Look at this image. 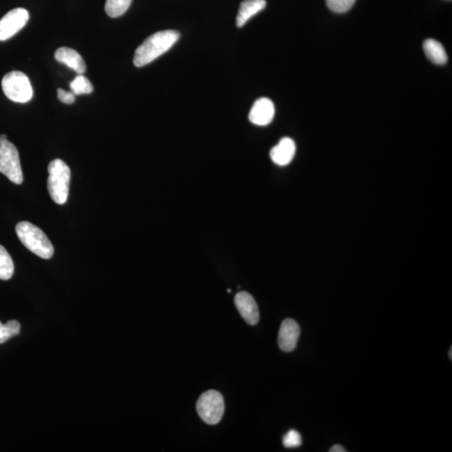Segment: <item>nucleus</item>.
Masks as SVG:
<instances>
[{
    "instance_id": "9",
    "label": "nucleus",
    "mask_w": 452,
    "mask_h": 452,
    "mask_svg": "<svg viewBox=\"0 0 452 452\" xmlns=\"http://www.w3.org/2000/svg\"><path fill=\"white\" fill-rule=\"evenodd\" d=\"M235 304L242 318L250 325H256L260 318L256 300L246 291H241L235 297Z\"/></svg>"
},
{
    "instance_id": "5",
    "label": "nucleus",
    "mask_w": 452,
    "mask_h": 452,
    "mask_svg": "<svg viewBox=\"0 0 452 452\" xmlns=\"http://www.w3.org/2000/svg\"><path fill=\"white\" fill-rule=\"evenodd\" d=\"M196 409L200 417L205 423L216 425L221 421L224 414V398L216 390H208L200 396Z\"/></svg>"
},
{
    "instance_id": "1",
    "label": "nucleus",
    "mask_w": 452,
    "mask_h": 452,
    "mask_svg": "<svg viewBox=\"0 0 452 452\" xmlns=\"http://www.w3.org/2000/svg\"><path fill=\"white\" fill-rule=\"evenodd\" d=\"M179 39V33L168 30L159 31L147 37L135 51L134 63L142 67L159 58L174 45Z\"/></svg>"
},
{
    "instance_id": "13",
    "label": "nucleus",
    "mask_w": 452,
    "mask_h": 452,
    "mask_svg": "<svg viewBox=\"0 0 452 452\" xmlns=\"http://www.w3.org/2000/svg\"><path fill=\"white\" fill-rule=\"evenodd\" d=\"M266 6V0H244L238 11L236 26L240 28L244 26L250 18L264 10Z\"/></svg>"
},
{
    "instance_id": "15",
    "label": "nucleus",
    "mask_w": 452,
    "mask_h": 452,
    "mask_svg": "<svg viewBox=\"0 0 452 452\" xmlns=\"http://www.w3.org/2000/svg\"><path fill=\"white\" fill-rule=\"evenodd\" d=\"M15 265L13 260L6 249L0 245V279L10 280L13 277Z\"/></svg>"
},
{
    "instance_id": "20",
    "label": "nucleus",
    "mask_w": 452,
    "mask_h": 452,
    "mask_svg": "<svg viewBox=\"0 0 452 452\" xmlns=\"http://www.w3.org/2000/svg\"><path fill=\"white\" fill-rule=\"evenodd\" d=\"M282 442L286 448H297L302 445V437L297 430H291L284 435Z\"/></svg>"
},
{
    "instance_id": "16",
    "label": "nucleus",
    "mask_w": 452,
    "mask_h": 452,
    "mask_svg": "<svg viewBox=\"0 0 452 452\" xmlns=\"http://www.w3.org/2000/svg\"><path fill=\"white\" fill-rule=\"evenodd\" d=\"M131 1L133 0H106V13L112 18L119 17L129 9Z\"/></svg>"
},
{
    "instance_id": "11",
    "label": "nucleus",
    "mask_w": 452,
    "mask_h": 452,
    "mask_svg": "<svg viewBox=\"0 0 452 452\" xmlns=\"http://www.w3.org/2000/svg\"><path fill=\"white\" fill-rule=\"evenodd\" d=\"M296 154V143L290 138H283L277 145L271 149L270 157L273 162L279 166H286L294 158Z\"/></svg>"
},
{
    "instance_id": "4",
    "label": "nucleus",
    "mask_w": 452,
    "mask_h": 452,
    "mask_svg": "<svg viewBox=\"0 0 452 452\" xmlns=\"http://www.w3.org/2000/svg\"><path fill=\"white\" fill-rule=\"evenodd\" d=\"M2 89L10 100L18 104H26L33 97V88L26 74L14 71L3 77Z\"/></svg>"
},
{
    "instance_id": "2",
    "label": "nucleus",
    "mask_w": 452,
    "mask_h": 452,
    "mask_svg": "<svg viewBox=\"0 0 452 452\" xmlns=\"http://www.w3.org/2000/svg\"><path fill=\"white\" fill-rule=\"evenodd\" d=\"M15 232L24 246L36 256L45 260L53 257L54 248L38 226L28 221H22L16 225Z\"/></svg>"
},
{
    "instance_id": "12",
    "label": "nucleus",
    "mask_w": 452,
    "mask_h": 452,
    "mask_svg": "<svg viewBox=\"0 0 452 452\" xmlns=\"http://www.w3.org/2000/svg\"><path fill=\"white\" fill-rule=\"evenodd\" d=\"M56 60L60 63L67 65L68 67L75 71L78 75H83L86 72V63L81 56L68 47L59 48L55 53Z\"/></svg>"
},
{
    "instance_id": "3",
    "label": "nucleus",
    "mask_w": 452,
    "mask_h": 452,
    "mask_svg": "<svg viewBox=\"0 0 452 452\" xmlns=\"http://www.w3.org/2000/svg\"><path fill=\"white\" fill-rule=\"evenodd\" d=\"M47 187L49 194L57 204L67 203L72 172L63 160H53L48 166Z\"/></svg>"
},
{
    "instance_id": "24",
    "label": "nucleus",
    "mask_w": 452,
    "mask_h": 452,
    "mask_svg": "<svg viewBox=\"0 0 452 452\" xmlns=\"http://www.w3.org/2000/svg\"><path fill=\"white\" fill-rule=\"evenodd\" d=\"M449 357H450V360H452V348H450Z\"/></svg>"
},
{
    "instance_id": "14",
    "label": "nucleus",
    "mask_w": 452,
    "mask_h": 452,
    "mask_svg": "<svg viewBox=\"0 0 452 452\" xmlns=\"http://www.w3.org/2000/svg\"><path fill=\"white\" fill-rule=\"evenodd\" d=\"M423 48L427 58L434 64L444 65L447 63L448 57L443 45L433 39L426 40L423 44Z\"/></svg>"
},
{
    "instance_id": "7",
    "label": "nucleus",
    "mask_w": 452,
    "mask_h": 452,
    "mask_svg": "<svg viewBox=\"0 0 452 452\" xmlns=\"http://www.w3.org/2000/svg\"><path fill=\"white\" fill-rule=\"evenodd\" d=\"M30 19V15L23 8L12 10L0 19V40H7L22 30Z\"/></svg>"
},
{
    "instance_id": "23",
    "label": "nucleus",
    "mask_w": 452,
    "mask_h": 452,
    "mask_svg": "<svg viewBox=\"0 0 452 452\" xmlns=\"http://www.w3.org/2000/svg\"><path fill=\"white\" fill-rule=\"evenodd\" d=\"M0 139H1V140H3V139H7V136L3 134L0 135Z\"/></svg>"
},
{
    "instance_id": "19",
    "label": "nucleus",
    "mask_w": 452,
    "mask_h": 452,
    "mask_svg": "<svg viewBox=\"0 0 452 452\" xmlns=\"http://www.w3.org/2000/svg\"><path fill=\"white\" fill-rule=\"evenodd\" d=\"M356 0H326L327 6L335 13H346L355 5Z\"/></svg>"
},
{
    "instance_id": "22",
    "label": "nucleus",
    "mask_w": 452,
    "mask_h": 452,
    "mask_svg": "<svg viewBox=\"0 0 452 452\" xmlns=\"http://www.w3.org/2000/svg\"><path fill=\"white\" fill-rule=\"evenodd\" d=\"M330 452H345L346 450L342 446L335 445L332 446L330 451Z\"/></svg>"
},
{
    "instance_id": "6",
    "label": "nucleus",
    "mask_w": 452,
    "mask_h": 452,
    "mask_svg": "<svg viewBox=\"0 0 452 452\" xmlns=\"http://www.w3.org/2000/svg\"><path fill=\"white\" fill-rule=\"evenodd\" d=\"M0 172L6 175L12 183H23V172L19 152L13 143L7 139H0Z\"/></svg>"
},
{
    "instance_id": "18",
    "label": "nucleus",
    "mask_w": 452,
    "mask_h": 452,
    "mask_svg": "<svg viewBox=\"0 0 452 452\" xmlns=\"http://www.w3.org/2000/svg\"><path fill=\"white\" fill-rule=\"evenodd\" d=\"M20 331V324L15 320L3 324L0 322V344L6 343L12 337L18 335Z\"/></svg>"
},
{
    "instance_id": "21",
    "label": "nucleus",
    "mask_w": 452,
    "mask_h": 452,
    "mask_svg": "<svg viewBox=\"0 0 452 452\" xmlns=\"http://www.w3.org/2000/svg\"><path fill=\"white\" fill-rule=\"evenodd\" d=\"M58 99L65 104H72L76 101V95L72 92H67L63 89L57 90Z\"/></svg>"
},
{
    "instance_id": "8",
    "label": "nucleus",
    "mask_w": 452,
    "mask_h": 452,
    "mask_svg": "<svg viewBox=\"0 0 452 452\" xmlns=\"http://www.w3.org/2000/svg\"><path fill=\"white\" fill-rule=\"evenodd\" d=\"M301 334L298 323L293 319L287 318L282 323L278 334V345L282 351L289 353L297 347Z\"/></svg>"
},
{
    "instance_id": "10",
    "label": "nucleus",
    "mask_w": 452,
    "mask_h": 452,
    "mask_svg": "<svg viewBox=\"0 0 452 452\" xmlns=\"http://www.w3.org/2000/svg\"><path fill=\"white\" fill-rule=\"evenodd\" d=\"M275 106L268 98L262 97L255 102L249 113V120L255 125L266 126L273 122Z\"/></svg>"
},
{
    "instance_id": "17",
    "label": "nucleus",
    "mask_w": 452,
    "mask_h": 452,
    "mask_svg": "<svg viewBox=\"0 0 452 452\" xmlns=\"http://www.w3.org/2000/svg\"><path fill=\"white\" fill-rule=\"evenodd\" d=\"M70 88H71L72 92L75 94V95L90 94L93 92L92 84L90 83V81L88 78L83 75H78L75 79L71 82Z\"/></svg>"
}]
</instances>
